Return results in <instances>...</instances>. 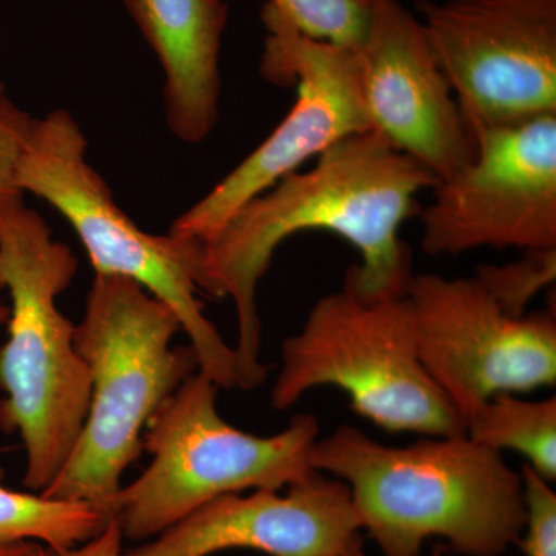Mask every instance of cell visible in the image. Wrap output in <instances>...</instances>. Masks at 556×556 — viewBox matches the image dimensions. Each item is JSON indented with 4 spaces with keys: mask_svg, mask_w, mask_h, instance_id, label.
<instances>
[{
    "mask_svg": "<svg viewBox=\"0 0 556 556\" xmlns=\"http://www.w3.org/2000/svg\"><path fill=\"white\" fill-rule=\"evenodd\" d=\"M0 556H51V551L38 541H0Z\"/></svg>",
    "mask_w": 556,
    "mask_h": 556,
    "instance_id": "7402d4cb",
    "label": "cell"
},
{
    "mask_svg": "<svg viewBox=\"0 0 556 556\" xmlns=\"http://www.w3.org/2000/svg\"><path fill=\"white\" fill-rule=\"evenodd\" d=\"M405 298L420 362L463 417L501 393L556 382L554 309L507 314L473 278L413 274Z\"/></svg>",
    "mask_w": 556,
    "mask_h": 556,
    "instance_id": "30bf717a",
    "label": "cell"
},
{
    "mask_svg": "<svg viewBox=\"0 0 556 556\" xmlns=\"http://www.w3.org/2000/svg\"><path fill=\"white\" fill-rule=\"evenodd\" d=\"M5 86H3L2 80H0V101L5 100Z\"/></svg>",
    "mask_w": 556,
    "mask_h": 556,
    "instance_id": "d4e9b609",
    "label": "cell"
},
{
    "mask_svg": "<svg viewBox=\"0 0 556 556\" xmlns=\"http://www.w3.org/2000/svg\"><path fill=\"white\" fill-rule=\"evenodd\" d=\"M468 130L556 113V0H416Z\"/></svg>",
    "mask_w": 556,
    "mask_h": 556,
    "instance_id": "9c48e42d",
    "label": "cell"
},
{
    "mask_svg": "<svg viewBox=\"0 0 556 556\" xmlns=\"http://www.w3.org/2000/svg\"><path fill=\"white\" fill-rule=\"evenodd\" d=\"M437 185L422 164L364 131L321 153L313 169L281 178L200 244V291L236 306L241 390H254L268 375L260 362L257 288L277 249L305 230L334 233L361 254L346 273L348 287L368 300L405 295L412 254L399 233L417 212V195Z\"/></svg>",
    "mask_w": 556,
    "mask_h": 556,
    "instance_id": "6da1fadb",
    "label": "cell"
},
{
    "mask_svg": "<svg viewBox=\"0 0 556 556\" xmlns=\"http://www.w3.org/2000/svg\"><path fill=\"white\" fill-rule=\"evenodd\" d=\"M31 121V116L14 105L9 97L0 101V208L24 199L17 172Z\"/></svg>",
    "mask_w": 556,
    "mask_h": 556,
    "instance_id": "ffe728a7",
    "label": "cell"
},
{
    "mask_svg": "<svg viewBox=\"0 0 556 556\" xmlns=\"http://www.w3.org/2000/svg\"><path fill=\"white\" fill-rule=\"evenodd\" d=\"M471 441L495 452H517L548 482L556 481V397L526 401L501 393L466 420Z\"/></svg>",
    "mask_w": 556,
    "mask_h": 556,
    "instance_id": "9a60e30c",
    "label": "cell"
},
{
    "mask_svg": "<svg viewBox=\"0 0 556 556\" xmlns=\"http://www.w3.org/2000/svg\"><path fill=\"white\" fill-rule=\"evenodd\" d=\"M475 277L507 314L526 316L538 292L555 281L556 249L526 251L525 257L504 266H481Z\"/></svg>",
    "mask_w": 556,
    "mask_h": 556,
    "instance_id": "ac0fdd59",
    "label": "cell"
},
{
    "mask_svg": "<svg viewBox=\"0 0 556 556\" xmlns=\"http://www.w3.org/2000/svg\"><path fill=\"white\" fill-rule=\"evenodd\" d=\"M86 152V137L65 110L33 118L17 172L22 192L47 201L67 219L94 274L130 278L174 311L200 372L218 388L239 387L236 351L204 316L199 300V241L139 229L116 204Z\"/></svg>",
    "mask_w": 556,
    "mask_h": 556,
    "instance_id": "8992f818",
    "label": "cell"
},
{
    "mask_svg": "<svg viewBox=\"0 0 556 556\" xmlns=\"http://www.w3.org/2000/svg\"><path fill=\"white\" fill-rule=\"evenodd\" d=\"M311 466L348 486L383 556H419L433 538L460 555L501 556L525 527L521 473L466 433L387 445L340 426L317 439Z\"/></svg>",
    "mask_w": 556,
    "mask_h": 556,
    "instance_id": "7a4b0ae2",
    "label": "cell"
},
{
    "mask_svg": "<svg viewBox=\"0 0 556 556\" xmlns=\"http://www.w3.org/2000/svg\"><path fill=\"white\" fill-rule=\"evenodd\" d=\"M262 21L266 38L260 72L277 86L295 84L298 98L248 159L175 219L170 232L200 244L303 163L343 139L369 131L357 46L311 38L270 3L263 7Z\"/></svg>",
    "mask_w": 556,
    "mask_h": 556,
    "instance_id": "ba28073f",
    "label": "cell"
},
{
    "mask_svg": "<svg viewBox=\"0 0 556 556\" xmlns=\"http://www.w3.org/2000/svg\"><path fill=\"white\" fill-rule=\"evenodd\" d=\"M526 519L517 546L526 556H556V493L552 482L522 466Z\"/></svg>",
    "mask_w": 556,
    "mask_h": 556,
    "instance_id": "d6986e66",
    "label": "cell"
},
{
    "mask_svg": "<svg viewBox=\"0 0 556 556\" xmlns=\"http://www.w3.org/2000/svg\"><path fill=\"white\" fill-rule=\"evenodd\" d=\"M10 317V306L2 305L0 303V328L3 327V325H7V321H9ZM3 478H5V470H3L2 467H0V484H2Z\"/></svg>",
    "mask_w": 556,
    "mask_h": 556,
    "instance_id": "603a6c76",
    "label": "cell"
},
{
    "mask_svg": "<svg viewBox=\"0 0 556 556\" xmlns=\"http://www.w3.org/2000/svg\"><path fill=\"white\" fill-rule=\"evenodd\" d=\"M217 394L214 380L193 372L150 417L142 444L152 460L113 504L127 540H152L217 497L287 489L316 473V416H294L285 430L257 437L219 416Z\"/></svg>",
    "mask_w": 556,
    "mask_h": 556,
    "instance_id": "5b68a950",
    "label": "cell"
},
{
    "mask_svg": "<svg viewBox=\"0 0 556 556\" xmlns=\"http://www.w3.org/2000/svg\"><path fill=\"white\" fill-rule=\"evenodd\" d=\"M159 56L164 72V112L178 139H206L218 121L219 50L228 24L223 0H124Z\"/></svg>",
    "mask_w": 556,
    "mask_h": 556,
    "instance_id": "5bb4252c",
    "label": "cell"
},
{
    "mask_svg": "<svg viewBox=\"0 0 556 556\" xmlns=\"http://www.w3.org/2000/svg\"><path fill=\"white\" fill-rule=\"evenodd\" d=\"M123 532L115 518L110 519L97 536L67 551L51 552V556H121L123 555Z\"/></svg>",
    "mask_w": 556,
    "mask_h": 556,
    "instance_id": "44dd1931",
    "label": "cell"
},
{
    "mask_svg": "<svg viewBox=\"0 0 556 556\" xmlns=\"http://www.w3.org/2000/svg\"><path fill=\"white\" fill-rule=\"evenodd\" d=\"M318 387L339 388L357 415L390 433H466L420 362L405 295L368 300L343 283L317 300L302 329L281 345L270 402L285 412Z\"/></svg>",
    "mask_w": 556,
    "mask_h": 556,
    "instance_id": "52a82bcc",
    "label": "cell"
},
{
    "mask_svg": "<svg viewBox=\"0 0 556 556\" xmlns=\"http://www.w3.org/2000/svg\"><path fill=\"white\" fill-rule=\"evenodd\" d=\"M345 556H367L364 551V541H361L356 546L351 547L350 551L346 552Z\"/></svg>",
    "mask_w": 556,
    "mask_h": 556,
    "instance_id": "cb8c5ba5",
    "label": "cell"
},
{
    "mask_svg": "<svg viewBox=\"0 0 556 556\" xmlns=\"http://www.w3.org/2000/svg\"><path fill=\"white\" fill-rule=\"evenodd\" d=\"M174 311L130 278L94 274L75 345L91 380L89 413L60 473L40 495L113 518L121 478L141 456L150 417L199 371Z\"/></svg>",
    "mask_w": 556,
    "mask_h": 556,
    "instance_id": "277c9868",
    "label": "cell"
},
{
    "mask_svg": "<svg viewBox=\"0 0 556 556\" xmlns=\"http://www.w3.org/2000/svg\"><path fill=\"white\" fill-rule=\"evenodd\" d=\"M110 519L89 504L14 492L0 484V541H38L56 554L97 536Z\"/></svg>",
    "mask_w": 556,
    "mask_h": 556,
    "instance_id": "2e32d148",
    "label": "cell"
},
{
    "mask_svg": "<svg viewBox=\"0 0 556 556\" xmlns=\"http://www.w3.org/2000/svg\"><path fill=\"white\" fill-rule=\"evenodd\" d=\"M300 31L314 39L358 46L368 30L372 0H269Z\"/></svg>",
    "mask_w": 556,
    "mask_h": 556,
    "instance_id": "e0dca14e",
    "label": "cell"
},
{
    "mask_svg": "<svg viewBox=\"0 0 556 556\" xmlns=\"http://www.w3.org/2000/svg\"><path fill=\"white\" fill-rule=\"evenodd\" d=\"M244 493V492H243ZM230 493L121 556H212L255 551L269 556H345L362 540L350 490L316 471L280 490Z\"/></svg>",
    "mask_w": 556,
    "mask_h": 556,
    "instance_id": "4fadbf2b",
    "label": "cell"
},
{
    "mask_svg": "<svg viewBox=\"0 0 556 556\" xmlns=\"http://www.w3.org/2000/svg\"><path fill=\"white\" fill-rule=\"evenodd\" d=\"M473 160L422 211L430 255L556 249V113L473 131Z\"/></svg>",
    "mask_w": 556,
    "mask_h": 556,
    "instance_id": "8fae6325",
    "label": "cell"
},
{
    "mask_svg": "<svg viewBox=\"0 0 556 556\" xmlns=\"http://www.w3.org/2000/svg\"><path fill=\"white\" fill-rule=\"evenodd\" d=\"M357 54L369 130L422 164L438 182L473 160V135L422 22L399 0H372Z\"/></svg>",
    "mask_w": 556,
    "mask_h": 556,
    "instance_id": "7c38bea8",
    "label": "cell"
},
{
    "mask_svg": "<svg viewBox=\"0 0 556 556\" xmlns=\"http://www.w3.org/2000/svg\"><path fill=\"white\" fill-rule=\"evenodd\" d=\"M76 270L67 244L24 199L0 208V288L11 299L0 345V431L20 434L24 485L33 493L60 473L89 413L91 380L76 325L58 306Z\"/></svg>",
    "mask_w": 556,
    "mask_h": 556,
    "instance_id": "3957f363",
    "label": "cell"
}]
</instances>
